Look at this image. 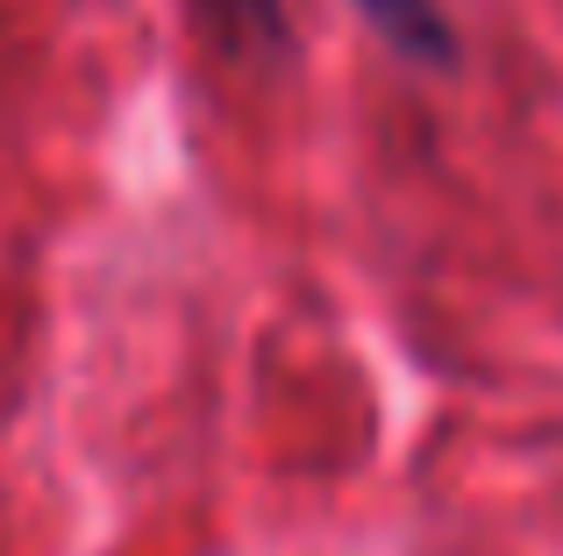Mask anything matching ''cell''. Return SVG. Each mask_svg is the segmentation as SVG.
I'll use <instances>...</instances> for the list:
<instances>
[{
    "mask_svg": "<svg viewBox=\"0 0 563 556\" xmlns=\"http://www.w3.org/2000/svg\"><path fill=\"white\" fill-rule=\"evenodd\" d=\"M221 14L235 43H257V51H286L292 29H286V0H207Z\"/></svg>",
    "mask_w": 563,
    "mask_h": 556,
    "instance_id": "7a4b0ae2",
    "label": "cell"
},
{
    "mask_svg": "<svg viewBox=\"0 0 563 556\" xmlns=\"http://www.w3.org/2000/svg\"><path fill=\"white\" fill-rule=\"evenodd\" d=\"M350 8H357L399 57H413V65H450L456 57V29H450V14H442V0H350Z\"/></svg>",
    "mask_w": 563,
    "mask_h": 556,
    "instance_id": "6da1fadb",
    "label": "cell"
}]
</instances>
